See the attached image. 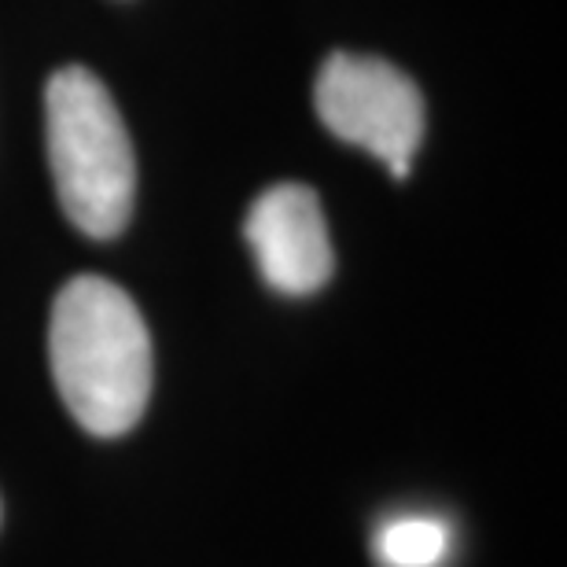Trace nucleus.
Here are the masks:
<instances>
[{
    "mask_svg": "<svg viewBox=\"0 0 567 567\" xmlns=\"http://www.w3.org/2000/svg\"><path fill=\"white\" fill-rule=\"evenodd\" d=\"M49 361L66 410L89 435H126L152 394V339L118 284L74 277L55 295Z\"/></svg>",
    "mask_w": 567,
    "mask_h": 567,
    "instance_id": "obj_1",
    "label": "nucleus"
},
{
    "mask_svg": "<svg viewBox=\"0 0 567 567\" xmlns=\"http://www.w3.org/2000/svg\"><path fill=\"white\" fill-rule=\"evenodd\" d=\"M49 166L74 229L111 240L126 229L137 192V158L115 100L85 66H63L44 89Z\"/></svg>",
    "mask_w": 567,
    "mask_h": 567,
    "instance_id": "obj_2",
    "label": "nucleus"
},
{
    "mask_svg": "<svg viewBox=\"0 0 567 567\" xmlns=\"http://www.w3.org/2000/svg\"><path fill=\"white\" fill-rule=\"evenodd\" d=\"M317 118L332 137L365 147L405 181L424 141V96L399 66L377 55H328L313 85Z\"/></svg>",
    "mask_w": 567,
    "mask_h": 567,
    "instance_id": "obj_3",
    "label": "nucleus"
},
{
    "mask_svg": "<svg viewBox=\"0 0 567 567\" xmlns=\"http://www.w3.org/2000/svg\"><path fill=\"white\" fill-rule=\"evenodd\" d=\"M244 236L258 274L280 295H313L332 277L336 255L328 240L321 199L306 185H274L251 203Z\"/></svg>",
    "mask_w": 567,
    "mask_h": 567,
    "instance_id": "obj_4",
    "label": "nucleus"
},
{
    "mask_svg": "<svg viewBox=\"0 0 567 567\" xmlns=\"http://www.w3.org/2000/svg\"><path fill=\"white\" fill-rule=\"evenodd\" d=\"M446 527L431 516H402L380 530L377 553L388 567H435L446 557Z\"/></svg>",
    "mask_w": 567,
    "mask_h": 567,
    "instance_id": "obj_5",
    "label": "nucleus"
}]
</instances>
